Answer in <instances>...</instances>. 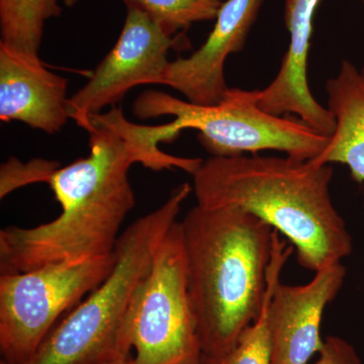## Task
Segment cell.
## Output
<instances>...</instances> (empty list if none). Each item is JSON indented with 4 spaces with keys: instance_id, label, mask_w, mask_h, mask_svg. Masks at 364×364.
Segmentation results:
<instances>
[{
    "instance_id": "6da1fadb",
    "label": "cell",
    "mask_w": 364,
    "mask_h": 364,
    "mask_svg": "<svg viewBox=\"0 0 364 364\" xmlns=\"http://www.w3.org/2000/svg\"><path fill=\"white\" fill-rule=\"evenodd\" d=\"M83 130L90 135L88 156L59 167L48 181L61 214L39 226L1 229L0 274L114 253L136 205L132 165L153 171L181 166V157L160 149L158 126L132 123L121 107L91 114Z\"/></svg>"
},
{
    "instance_id": "7a4b0ae2",
    "label": "cell",
    "mask_w": 364,
    "mask_h": 364,
    "mask_svg": "<svg viewBox=\"0 0 364 364\" xmlns=\"http://www.w3.org/2000/svg\"><path fill=\"white\" fill-rule=\"evenodd\" d=\"M330 164L291 156L215 157L193 174L196 205L235 207L284 235L301 267L317 272L352 252L351 235L333 205Z\"/></svg>"
},
{
    "instance_id": "3957f363",
    "label": "cell",
    "mask_w": 364,
    "mask_h": 364,
    "mask_svg": "<svg viewBox=\"0 0 364 364\" xmlns=\"http://www.w3.org/2000/svg\"><path fill=\"white\" fill-rule=\"evenodd\" d=\"M203 358L224 355L262 310L273 229L235 207L196 205L181 222Z\"/></svg>"
},
{
    "instance_id": "277c9868",
    "label": "cell",
    "mask_w": 364,
    "mask_h": 364,
    "mask_svg": "<svg viewBox=\"0 0 364 364\" xmlns=\"http://www.w3.org/2000/svg\"><path fill=\"white\" fill-rule=\"evenodd\" d=\"M191 191L188 182L181 184L162 205L124 230L111 273L59 321L28 364H105L131 356L126 339L129 311Z\"/></svg>"
},
{
    "instance_id": "5b68a950",
    "label": "cell",
    "mask_w": 364,
    "mask_h": 364,
    "mask_svg": "<svg viewBox=\"0 0 364 364\" xmlns=\"http://www.w3.org/2000/svg\"><path fill=\"white\" fill-rule=\"evenodd\" d=\"M259 90L229 88L219 104L198 105L159 90H146L133 104L140 119L171 116L166 124L172 139L181 131H198L203 148L215 157H235L275 150L299 160H312L327 146L329 136L301 119L274 116L258 105Z\"/></svg>"
},
{
    "instance_id": "8992f818",
    "label": "cell",
    "mask_w": 364,
    "mask_h": 364,
    "mask_svg": "<svg viewBox=\"0 0 364 364\" xmlns=\"http://www.w3.org/2000/svg\"><path fill=\"white\" fill-rule=\"evenodd\" d=\"M116 252L0 275L2 364H28L61 318L111 273Z\"/></svg>"
},
{
    "instance_id": "52a82bcc",
    "label": "cell",
    "mask_w": 364,
    "mask_h": 364,
    "mask_svg": "<svg viewBox=\"0 0 364 364\" xmlns=\"http://www.w3.org/2000/svg\"><path fill=\"white\" fill-rule=\"evenodd\" d=\"M135 364H203L188 294L181 222L163 239L126 321Z\"/></svg>"
},
{
    "instance_id": "ba28073f",
    "label": "cell",
    "mask_w": 364,
    "mask_h": 364,
    "mask_svg": "<svg viewBox=\"0 0 364 364\" xmlns=\"http://www.w3.org/2000/svg\"><path fill=\"white\" fill-rule=\"evenodd\" d=\"M182 33L171 37L156 21L135 7H127L126 20L116 44L86 82L68 100L69 117L81 129L91 114L114 107L139 85H161L168 53L181 44Z\"/></svg>"
},
{
    "instance_id": "9c48e42d",
    "label": "cell",
    "mask_w": 364,
    "mask_h": 364,
    "mask_svg": "<svg viewBox=\"0 0 364 364\" xmlns=\"http://www.w3.org/2000/svg\"><path fill=\"white\" fill-rule=\"evenodd\" d=\"M346 267L331 263L304 286L275 284L269 304L272 364H309L324 345L321 323L327 306L343 287Z\"/></svg>"
},
{
    "instance_id": "30bf717a",
    "label": "cell",
    "mask_w": 364,
    "mask_h": 364,
    "mask_svg": "<svg viewBox=\"0 0 364 364\" xmlns=\"http://www.w3.org/2000/svg\"><path fill=\"white\" fill-rule=\"evenodd\" d=\"M261 4L262 0H225L205 44L188 58L170 61L163 85L179 91L191 104H219L229 90L228 56L243 49Z\"/></svg>"
},
{
    "instance_id": "8fae6325",
    "label": "cell",
    "mask_w": 364,
    "mask_h": 364,
    "mask_svg": "<svg viewBox=\"0 0 364 364\" xmlns=\"http://www.w3.org/2000/svg\"><path fill=\"white\" fill-rule=\"evenodd\" d=\"M320 2L287 0L284 20L289 33V49L277 77L267 87L259 90L258 105L263 111L274 116L296 114L314 130L330 136L335 130L334 116L315 100L308 83L314 16Z\"/></svg>"
},
{
    "instance_id": "7c38bea8",
    "label": "cell",
    "mask_w": 364,
    "mask_h": 364,
    "mask_svg": "<svg viewBox=\"0 0 364 364\" xmlns=\"http://www.w3.org/2000/svg\"><path fill=\"white\" fill-rule=\"evenodd\" d=\"M68 80L33 58L0 44V119L55 134L69 117Z\"/></svg>"
},
{
    "instance_id": "4fadbf2b",
    "label": "cell",
    "mask_w": 364,
    "mask_h": 364,
    "mask_svg": "<svg viewBox=\"0 0 364 364\" xmlns=\"http://www.w3.org/2000/svg\"><path fill=\"white\" fill-rule=\"evenodd\" d=\"M328 109L335 119L334 133L317 157L316 164L341 163L352 178L364 182V71L342 62L339 73L326 83Z\"/></svg>"
},
{
    "instance_id": "5bb4252c",
    "label": "cell",
    "mask_w": 364,
    "mask_h": 364,
    "mask_svg": "<svg viewBox=\"0 0 364 364\" xmlns=\"http://www.w3.org/2000/svg\"><path fill=\"white\" fill-rule=\"evenodd\" d=\"M294 252V247L273 230L272 258L268 267L267 287L262 310L242 335L231 351L215 358H203V364H272V346L269 328V304L275 284Z\"/></svg>"
},
{
    "instance_id": "9a60e30c",
    "label": "cell",
    "mask_w": 364,
    "mask_h": 364,
    "mask_svg": "<svg viewBox=\"0 0 364 364\" xmlns=\"http://www.w3.org/2000/svg\"><path fill=\"white\" fill-rule=\"evenodd\" d=\"M61 13L58 0H0V44L40 58L46 23Z\"/></svg>"
},
{
    "instance_id": "2e32d148",
    "label": "cell",
    "mask_w": 364,
    "mask_h": 364,
    "mask_svg": "<svg viewBox=\"0 0 364 364\" xmlns=\"http://www.w3.org/2000/svg\"><path fill=\"white\" fill-rule=\"evenodd\" d=\"M149 16L167 35L176 37L193 23L215 20L223 2L219 0H123ZM179 35V33H178Z\"/></svg>"
},
{
    "instance_id": "e0dca14e",
    "label": "cell",
    "mask_w": 364,
    "mask_h": 364,
    "mask_svg": "<svg viewBox=\"0 0 364 364\" xmlns=\"http://www.w3.org/2000/svg\"><path fill=\"white\" fill-rule=\"evenodd\" d=\"M60 167L59 163L48 160H33L21 163L11 158L1 166L0 198H6L11 191L35 182L49 181L50 177Z\"/></svg>"
},
{
    "instance_id": "ac0fdd59",
    "label": "cell",
    "mask_w": 364,
    "mask_h": 364,
    "mask_svg": "<svg viewBox=\"0 0 364 364\" xmlns=\"http://www.w3.org/2000/svg\"><path fill=\"white\" fill-rule=\"evenodd\" d=\"M313 364H363L355 348L346 340L330 336L324 340L318 358Z\"/></svg>"
},
{
    "instance_id": "d6986e66",
    "label": "cell",
    "mask_w": 364,
    "mask_h": 364,
    "mask_svg": "<svg viewBox=\"0 0 364 364\" xmlns=\"http://www.w3.org/2000/svg\"><path fill=\"white\" fill-rule=\"evenodd\" d=\"M105 364H135V361H134V358L128 356V358L117 359V360L111 361V363Z\"/></svg>"
},
{
    "instance_id": "ffe728a7",
    "label": "cell",
    "mask_w": 364,
    "mask_h": 364,
    "mask_svg": "<svg viewBox=\"0 0 364 364\" xmlns=\"http://www.w3.org/2000/svg\"><path fill=\"white\" fill-rule=\"evenodd\" d=\"M79 1H80V0H63L64 4L68 7L75 6Z\"/></svg>"
},
{
    "instance_id": "44dd1931",
    "label": "cell",
    "mask_w": 364,
    "mask_h": 364,
    "mask_svg": "<svg viewBox=\"0 0 364 364\" xmlns=\"http://www.w3.org/2000/svg\"><path fill=\"white\" fill-rule=\"evenodd\" d=\"M219 1L224 2L225 0H219Z\"/></svg>"
},
{
    "instance_id": "7402d4cb",
    "label": "cell",
    "mask_w": 364,
    "mask_h": 364,
    "mask_svg": "<svg viewBox=\"0 0 364 364\" xmlns=\"http://www.w3.org/2000/svg\"><path fill=\"white\" fill-rule=\"evenodd\" d=\"M363 71H364V69H363Z\"/></svg>"
}]
</instances>
